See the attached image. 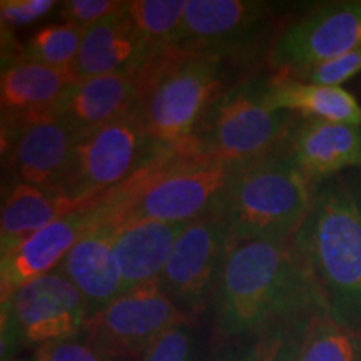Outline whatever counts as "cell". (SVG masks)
Returning a JSON list of instances; mask_svg holds the SVG:
<instances>
[{"label": "cell", "mask_w": 361, "mask_h": 361, "mask_svg": "<svg viewBox=\"0 0 361 361\" xmlns=\"http://www.w3.org/2000/svg\"><path fill=\"white\" fill-rule=\"evenodd\" d=\"M319 313H328L323 293L293 238L252 239L233 246L213 300L214 326L221 336H250Z\"/></svg>", "instance_id": "cell-1"}, {"label": "cell", "mask_w": 361, "mask_h": 361, "mask_svg": "<svg viewBox=\"0 0 361 361\" xmlns=\"http://www.w3.org/2000/svg\"><path fill=\"white\" fill-rule=\"evenodd\" d=\"M293 241L308 261L328 314L361 331V200L345 179L314 188L311 209Z\"/></svg>", "instance_id": "cell-2"}, {"label": "cell", "mask_w": 361, "mask_h": 361, "mask_svg": "<svg viewBox=\"0 0 361 361\" xmlns=\"http://www.w3.org/2000/svg\"><path fill=\"white\" fill-rule=\"evenodd\" d=\"M314 186L281 146L268 154L234 162L211 214L234 241L293 238L313 202Z\"/></svg>", "instance_id": "cell-3"}, {"label": "cell", "mask_w": 361, "mask_h": 361, "mask_svg": "<svg viewBox=\"0 0 361 361\" xmlns=\"http://www.w3.org/2000/svg\"><path fill=\"white\" fill-rule=\"evenodd\" d=\"M224 57L178 45L157 49L135 72L134 114L162 146L186 141L226 92Z\"/></svg>", "instance_id": "cell-4"}, {"label": "cell", "mask_w": 361, "mask_h": 361, "mask_svg": "<svg viewBox=\"0 0 361 361\" xmlns=\"http://www.w3.org/2000/svg\"><path fill=\"white\" fill-rule=\"evenodd\" d=\"M233 164L192 156L176 144L121 186L104 192L99 204L117 221L192 223L213 213Z\"/></svg>", "instance_id": "cell-5"}, {"label": "cell", "mask_w": 361, "mask_h": 361, "mask_svg": "<svg viewBox=\"0 0 361 361\" xmlns=\"http://www.w3.org/2000/svg\"><path fill=\"white\" fill-rule=\"evenodd\" d=\"M296 119V114L268 102L266 79H246L226 89L179 146L204 159H252L281 146Z\"/></svg>", "instance_id": "cell-6"}, {"label": "cell", "mask_w": 361, "mask_h": 361, "mask_svg": "<svg viewBox=\"0 0 361 361\" xmlns=\"http://www.w3.org/2000/svg\"><path fill=\"white\" fill-rule=\"evenodd\" d=\"M87 318L82 295L54 269L2 298V360L25 346L82 335Z\"/></svg>", "instance_id": "cell-7"}, {"label": "cell", "mask_w": 361, "mask_h": 361, "mask_svg": "<svg viewBox=\"0 0 361 361\" xmlns=\"http://www.w3.org/2000/svg\"><path fill=\"white\" fill-rule=\"evenodd\" d=\"M171 147V146H169ZM134 112L79 137L67 194L99 197L168 151Z\"/></svg>", "instance_id": "cell-8"}, {"label": "cell", "mask_w": 361, "mask_h": 361, "mask_svg": "<svg viewBox=\"0 0 361 361\" xmlns=\"http://www.w3.org/2000/svg\"><path fill=\"white\" fill-rule=\"evenodd\" d=\"M80 134L57 112L2 114V157L13 179L67 194Z\"/></svg>", "instance_id": "cell-9"}, {"label": "cell", "mask_w": 361, "mask_h": 361, "mask_svg": "<svg viewBox=\"0 0 361 361\" xmlns=\"http://www.w3.org/2000/svg\"><path fill=\"white\" fill-rule=\"evenodd\" d=\"M184 319L189 318L154 281L124 293L90 316L82 335L107 361H135L162 333Z\"/></svg>", "instance_id": "cell-10"}, {"label": "cell", "mask_w": 361, "mask_h": 361, "mask_svg": "<svg viewBox=\"0 0 361 361\" xmlns=\"http://www.w3.org/2000/svg\"><path fill=\"white\" fill-rule=\"evenodd\" d=\"M234 245L229 229L213 214L189 223L179 236L159 284L186 318L194 322L213 306L223 266Z\"/></svg>", "instance_id": "cell-11"}, {"label": "cell", "mask_w": 361, "mask_h": 361, "mask_svg": "<svg viewBox=\"0 0 361 361\" xmlns=\"http://www.w3.org/2000/svg\"><path fill=\"white\" fill-rule=\"evenodd\" d=\"M269 11L252 0H188L176 45L229 62L247 57L263 45Z\"/></svg>", "instance_id": "cell-12"}, {"label": "cell", "mask_w": 361, "mask_h": 361, "mask_svg": "<svg viewBox=\"0 0 361 361\" xmlns=\"http://www.w3.org/2000/svg\"><path fill=\"white\" fill-rule=\"evenodd\" d=\"M361 45V2H336L293 22L271 44L273 69L288 72L340 57Z\"/></svg>", "instance_id": "cell-13"}, {"label": "cell", "mask_w": 361, "mask_h": 361, "mask_svg": "<svg viewBox=\"0 0 361 361\" xmlns=\"http://www.w3.org/2000/svg\"><path fill=\"white\" fill-rule=\"evenodd\" d=\"M99 200L49 224L47 228L40 229L13 246L12 250L2 252V263H0L2 298H7L24 284L51 273L64 261L79 239L101 219L102 213Z\"/></svg>", "instance_id": "cell-14"}, {"label": "cell", "mask_w": 361, "mask_h": 361, "mask_svg": "<svg viewBox=\"0 0 361 361\" xmlns=\"http://www.w3.org/2000/svg\"><path fill=\"white\" fill-rule=\"evenodd\" d=\"M284 149L313 186L346 168H361V126L298 117Z\"/></svg>", "instance_id": "cell-15"}, {"label": "cell", "mask_w": 361, "mask_h": 361, "mask_svg": "<svg viewBox=\"0 0 361 361\" xmlns=\"http://www.w3.org/2000/svg\"><path fill=\"white\" fill-rule=\"evenodd\" d=\"M101 213V219L79 239L56 268L82 295L89 318L123 295L114 258L117 221L104 213L102 207Z\"/></svg>", "instance_id": "cell-16"}, {"label": "cell", "mask_w": 361, "mask_h": 361, "mask_svg": "<svg viewBox=\"0 0 361 361\" xmlns=\"http://www.w3.org/2000/svg\"><path fill=\"white\" fill-rule=\"evenodd\" d=\"M188 226L189 223H161L152 219L117 221L114 258L123 295L144 284L159 281L176 243Z\"/></svg>", "instance_id": "cell-17"}, {"label": "cell", "mask_w": 361, "mask_h": 361, "mask_svg": "<svg viewBox=\"0 0 361 361\" xmlns=\"http://www.w3.org/2000/svg\"><path fill=\"white\" fill-rule=\"evenodd\" d=\"M154 51L135 32L124 7L84 32L74 72L78 79L135 74Z\"/></svg>", "instance_id": "cell-18"}, {"label": "cell", "mask_w": 361, "mask_h": 361, "mask_svg": "<svg viewBox=\"0 0 361 361\" xmlns=\"http://www.w3.org/2000/svg\"><path fill=\"white\" fill-rule=\"evenodd\" d=\"M135 101V74L96 75L75 80L56 112L82 135L134 112Z\"/></svg>", "instance_id": "cell-19"}, {"label": "cell", "mask_w": 361, "mask_h": 361, "mask_svg": "<svg viewBox=\"0 0 361 361\" xmlns=\"http://www.w3.org/2000/svg\"><path fill=\"white\" fill-rule=\"evenodd\" d=\"M101 197V196H99ZM99 197H75L64 192H52L32 184L13 180L4 191L0 243L2 252L12 250L49 224L66 218L80 207L92 204Z\"/></svg>", "instance_id": "cell-20"}, {"label": "cell", "mask_w": 361, "mask_h": 361, "mask_svg": "<svg viewBox=\"0 0 361 361\" xmlns=\"http://www.w3.org/2000/svg\"><path fill=\"white\" fill-rule=\"evenodd\" d=\"M78 80L74 69H56L24 57L4 59L0 78L2 114H40L57 111Z\"/></svg>", "instance_id": "cell-21"}, {"label": "cell", "mask_w": 361, "mask_h": 361, "mask_svg": "<svg viewBox=\"0 0 361 361\" xmlns=\"http://www.w3.org/2000/svg\"><path fill=\"white\" fill-rule=\"evenodd\" d=\"M266 99L274 109L290 111L305 119L361 126V104L343 87L300 82L279 74L266 79Z\"/></svg>", "instance_id": "cell-22"}, {"label": "cell", "mask_w": 361, "mask_h": 361, "mask_svg": "<svg viewBox=\"0 0 361 361\" xmlns=\"http://www.w3.org/2000/svg\"><path fill=\"white\" fill-rule=\"evenodd\" d=\"M298 361H361V331L343 326L328 313L316 314L305 328Z\"/></svg>", "instance_id": "cell-23"}, {"label": "cell", "mask_w": 361, "mask_h": 361, "mask_svg": "<svg viewBox=\"0 0 361 361\" xmlns=\"http://www.w3.org/2000/svg\"><path fill=\"white\" fill-rule=\"evenodd\" d=\"M188 0H129L126 13L151 51L176 45Z\"/></svg>", "instance_id": "cell-24"}, {"label": "cell", "mask_w": 361, "mask_h": 361, "mask_svg": "<svg viewBox=\"0 0 361 361\" xmlns=\"http://www.w3.org/2000/svg\"><path fill=\"white\" fill-rule=\"evenodd\" d=\"M310 319L281 323L255 335L234 338L239 343L226 361H298L301 338Z\"/></svg>", "instance_id": "cell-25"}, {"label": "cell", "mask_w": 361, "mask_h": 361, "mask_svg": "<svg viewBox=\"0 0 361 361\" xmlns=\"http://www.w3.org/2000/svg\"><path fill=\"white\" fill-rule=\"evenodd\" d=\"M82 37L84 30L79 27L69 24L47 25L27 40L13 57H24L27 61L56 69H74Z\"/></svg>", "instance_id": "cell-26"}, {"label": "cell", "mask_w": 361, "mask_h": 361, "mask_svg": "<svg viewBox=\"0 0 361 361\" xmlns=\"http://www.w3.org/2000/svg\"><path fill=\"white\" fill-rule=\"evenodd\" d=\"M135 361H207L201 335L192 319L164 331Z\"/></svg>", "instance_id": "cell-27"}, {"label": "cell", "mask_w": 361, "mask_h": 361, "mask_svg": "<svg viewBox=\"0 0 361 361\" xmlns=\"http://www.w3.org/2000/svg\"><path fill=\"white\" fill-rule=\"evenodd\" d=\"M361 72V45L355 51L343 54L340 57L329 59V61L318 62L300 69L281 72V75L300 82H308L316 85H329V87H340L346 80L355 78Z\"/></svg>", "instance_id": "cell-28"}, {"label": "cell", "mask_w": 361, "mask_h": 361, "mask_svg": "<svg viewBox=\"0 0 361 361\" xmlns=\"http://www.w3.org/2000/svg\"><path fill=\"white\" fill-rule=\"evenodd\" d=\"M123 7L124 2L119 0H67L62 2V19L64 24L79 27L85 32Z\"/></svg>", "instance_id": "cell-29"}, {"label": "cell", "mask_w": 361, "mask_h": 361, "mask_svg": "<svg viewBox=\"0 0 361 361\" xmlns=\"http://www.w3.org/2000/svg\"><path fill=\"white\" fill-rule=\"evenodd\" d=\"M35 358L39 361H107L79 336L47 343L37 350Z\"/></svg>", "instance_id": "cell-30"}, {"label": "cell", "mask_w": 361, "mask_h": 361, "mask_svg": "<svg viewBox=\"0 0 361 361\" xmlns=\"http://www.w3.org/2000/svg\"><path fill=\"white\" fill-rule=\"evenodd\" d=\"M56 6L54 0H2L0 19L4 27H22L32 24Z\"/></svg>", "instance_id": "cell-31"}, {"label": "cell", "mask_w": 361, "mask_h": 361, "mask_svg": "<svg viewBox=\"0 0 361 361\" xmlns=\"http://www.w3.org/2000/svg\"><path fill=\"white\" fill-rule=\"evenodd\" d=\"M2 361H39L37 358H22V360H2Z\"/></svg>", "instance_id": "cell-32"}, {"label": "cell", "mask_w": 361, "mask_h": 361, "mask_svg": "<svg viewBox=\"0 0 361 361\" xmlns=\"http://www.w3.org/2000/svg\"><path fill=\"white\" fill-rule=\"evenodd\" d=\"M360 200H361V194H360Z\"/></svg>", "instance_id": "cell-33"}]
</instances>
